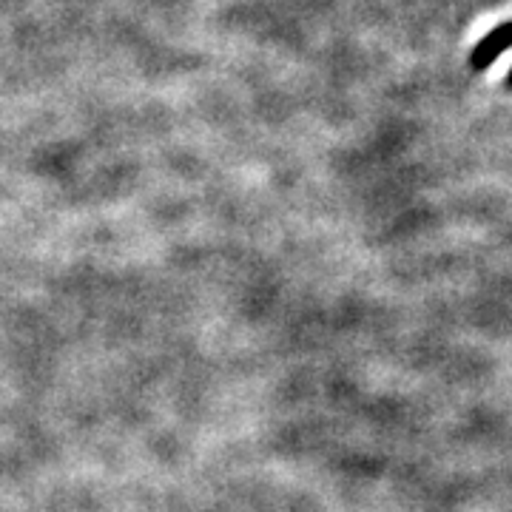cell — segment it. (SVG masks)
I'll list each match as a JSON object with an SVG mask.
<instances>
[{
	"label": "cell",
	"mask_w": 512,
	"mask_h": 512,
	"mask_svg": "<svg viewBox=\"0 0 512 512\" xmlns=\"http://www.w3.org/2000/svg\"><path fill=\"white\" fill-rule=\"evenodd\" d=\"M507 49H512V20L495 26L490 35L478 40L473 55H470V66L476 72H484V69H490V63H493L495 57L501 55V52H507Z\"/></svg>",
	"instance_id": "6da1fadb"
},
{
	"label": "cell",
	"mask_w": 512,
	"mask_h": 512,
	"mask_svg": "<svg viewBox=\"0 0 512 512\" xmlns=\"http://www.w3.org/2000/svg\"><path fill=\"white\" fill-rule=\"evenodd\" d=\"M507 89H512V72L507 74Z\"/></svg>",
	"instance_id": "7a4b0ae2"
}]
</instances>
